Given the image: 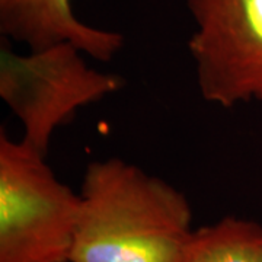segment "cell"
I'll return each mask as SVG.
<instances>
[{
	"label": "cell",
	"instance_id": "4",
	"mask_svg": "<svg viewBox=\"0 0 262 262\" xmlns=\"http://www.w3.org/2000/svg\"><path fill=\"white\" fill-rule=\"evenodd\" d=\"M185 2L201 98L220 108L262 102V0Z\"/></svg>",
	"mask_w": 262,
	"mask_h": 262
},
{
	"label": "cell",
	"instance_id": "5",
	"mask_svg": "<svg viewBox=\"0 0 262 262\" xmlns=\"http://www.w3.org/2000/svg\"><path fill=\"white\" fill-rule=\"evenodd\" d=\"M0 32L28 50L72 42L98 61H111L124 47L120 32L77 18L72 0H0Z\"/></svg>",
	"mask_w": 262,
	"mask_h": 262
},
{
	"label": "cell",
	"instance_id": "3",
	"mask_svg": "<svg viewBox=\"0 0 262 262\" xmlns=\"http://www.w3.org/2000/svg\"><path fill=\"white\" fill-rule=\"evenodd\" d=\"M82 50L60 42L18 54L0 50V98L22 124V139L47 155L50 141L83 106L121 91V76L89 66Z\"/></svg>",
	"mask_w": 262,
	"mask_h": 262
},
{
	"label": "cell",
	"instance_id": "1",
	"mask_svg": "<svg viewBox=\"0 0 262 262\" xmlns=\"http://www.w3.org/2000/svg\"><path fill=\"white\" fill-rule=\"evenodd\" d=\"M70 262H179L194 229L184 192L120 158L84 169Z\"/></svg>",
	"mask_w": 262,
	"mask_h": 262
},
{
	"label": "cell",
	"instance_id": "6",
	"mask_svg": "<svg viewBox=\"0 0 262 262\" xmlns=\"http://www.w3.org/2000/svg\"><path fill=\"white\" fill-rule=\"evenodd\" d=\"M179 262H262V226L233 215L192 232Z\"/></svg>",
	"mask_w": 262,
	"mask_h": 262
},
{
	"label": "cell",
	"instance_id": "2",
	"mask_svg": "<svg viewBox=\"0 0 262 262\" xmlns=\"http://www.w3.org/2000/svg\"><path fill=\"white\" fill-rule=\"evenodd\" d=\"M80 194L46 155L0 133V262H70Z\"/></svg>",
	"mask_w": 262,
	"mask_h": 262
}]
</instances>
